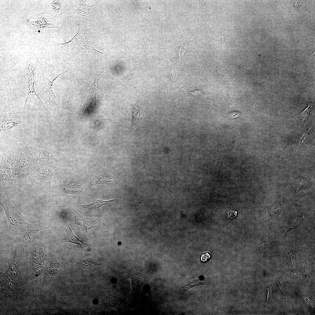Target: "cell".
<instances>
[{
    "instance_id": "1",
    "label": "cell",
    "mask_w": 315,
    "mask_h": 315,
    "mask_svg": "<svg viewBox=\"0 0 315 315\" xmlns=\"http://www.w3.org/2000/svg\"><path fill=\"white\" fill-rule=\"evenodd\" d=\"M14 243L15 251L13 260L8 263L6 272L0 271V302L6 309L15 311L22 305L27 296L28 284L26 282H25V280H28L23 278L26 271L22 265L23 250L21 244L19 242Z\"/></svg>"
},
{
    "instance_id": "2",
    "label": "cell",
    "mask_w": 315,
    "mask_h": 315,
    "mask_svg": "<svg viewBox=\"0 0 315 315\" xmlns=\"http://www.w3.org/2000/svg\"><path fill=\"white\" fill-rule=\"evenodd\" d=\"M48 238H42L36 235L26 246L25 270L33 292L39 285L41 274L46 265Z\"/></svg>"
},
{
    "instance_id": "3",
    "label": "cell",
    "mask_w": 315,
    "mask_h": 315,
    "mask_svg": "<svg viewBox=\"0 0 315 315\" xmlns=\"http://www.w3.org/2000/svg\"><path fill=\"white\" fill-rule=\"evenodd\" d=\"M0 204L5 211L9 225L13 230L15 231L20 226L32 223L33 219L32 217L22 215L1 193Z\"/></svg>"
},
{
    "instance_id": "4",
    "label": "cell",
    "mask_w": 315,
    "mask_h": 315,
    "mask_svg": "<svg viewBox=\"0 0 315 315\" xmlns=\"http://www.w3.org/2000/svg\"><path fill=\"white\" fill-rule=\"evenodd\" d=\"M57 169V167H38L36 170L26 178L24 181L39 185L45 190L47 194H49L52 179Z\"/></svg>"
},
{
    "instance_id": "5",
    "label": "cell",
    "mask_w": 315,
    "mask_h": 315,
    "mask_svg": "<svg viewBox=\"0 0 315 315\" xmlns=\"http://www.w3.org/2000/svg\"><path fill=\"white\" fill-rule=\"evenodd\" d=\"M50 226L46 219H43L39 223L33 224H28L18 227L15 230V240L28 245L40 231L48 229Z\"/></svg>"
},
{
    "instance_id": "6",
    "label": "cell",
    "mask_w": 315,
    "mask_h": 315,
    "mask_svg": "<svg viewBox=\"0 0 315 315\" xmlns=\"http://www.w3.org/2000/svg\"><path fill=\"white\" fill-rule=\"evenodd\" d=\"M53 18L42 12L34 15L25 17L23 22L30 28L40 33L47 29L59 28Z\"/></svg>"
},
{
    "instance_id": "7",
    "label": "cell",
    "mask_w": 315,
    "mask_h": 315,
    "mask_svg": "<svg viewBox=\"0 0 315 315\" xmlns=\"http://www.w3.org/2000/svg\"><path fill=\"white\" fill-rule=\"evenodd\" d=\"M24 154L38 167L50 163L53 160L55 154L53 152L40 146L26 145Z\"/></svg>"
},
{
    "instance_id": "8",
    "label": "cell",
    "mask_w": 315,
    "mask_h": 315,
    "mask_svg": "<svg viewBox=\"0 0 315 315\" xmlns=\"http://www.w3.org/2000/svg\"><path fill=\"white\" fill-rule=\"evenodd\" d=\"M86 31L79 26L77 33L70 41L66 43H57V44L63 47L76 48L86 52L102 55L103 53L97 50L92 46L86 35Z\"/></svg>"
},
{
    "instance_id": "9",
    "label": "cell",
    "mask_w": 315,
    "mask_h": 315,
    "mask_svg": "<svg viewBox=\"0 0 315 315\" xmlns=\"http://www.w3.org/2000/svg\"><path fill=\"white\" fill-rule=\"evenodd\" d=\"M33 163L24 154L16 153L3 157L0 167L1 169H17Z\"/></svg>"
},
{
    "instance_id": "10",
    "label": "cell",
    "mask_w": 315,
    "mask_h": 315,
    "mask_svg": "<svg viewBox=\"0 0 315 315\" xmlns=\"http://www.w3.org/2000/svg\"><path fill=\"white\" fill-rule=\"evenodd\" d=\"M26 121L21 113L10 112L0 114V131L4 132L24 124Z\"/></svg>"
},
{
    "instance_id": "11",
    "label": "cell",
    "mask_w": 315,
    "mask_h": 315,
    "mask_svg": "<svg viewBox=\"0 0 315 315\" xmlns=\"http://www.w3.org/2000/svg\"><path fill=\"white\" fill-rule=\"evenodd\" d=\"M27 75L28 82V89L27 95L25 102L24 108H25L27 102L32 96H36L38 99L43 107L46 111L51 114L52 113L46 108L43 103L36 94L34 88L35 76L37 70V64L31 61L27 62L26 64Z\"/></svg>"
},
{
    "instance_id": "12",
    "label": "cell",
    "mask_w": 315,
    "mask_h": 315,
    "mask_svg": "<svg viewBox=\"0 0 315 315\" xmlns=\"http://www.w3.org/2000/svg\"><path fill=\"white\" fill-rule=\"evenodd\" d=\"M70 71L67 70L61 74H57L54 71H50L51 78L49 79L47 77L48 80V87L44 93V96L46 101L52 107H57L60 108H62L61 104L57 100L55 93L53 89V85L54 80L59 76L62 74Z\"/></svg>"
},
{
    "instance_id": "13",
    "label": "cell",
    "mask_w": 315,
    "mask_h": 315,
    "mask_svg": "<svg viewBox=\"0 0 315 315\" xmlns=\"http://www.w3.org/2000/svg\"><path fill=\"white\" fill-rule=\"evenodd\" d=\"M64 267L62 262L58 261L56 257L52 258L50 265L46 268L42 286H46L50 285L55 276L62 271Z\"/></svg>"
},
{
    "instance_id": "14",
    "label": "cell",
    "mask_w": 315,
    "mask_h": 315,
    "mask_svg": "<svg viewBox=\"0 0 315 315\" xmlns=\"http://www.w3.org/2000/svg\"><path fill=\"white\" fill-rule=\"evenodd\" d=\"M142 108L138 106L132 107L133 121V124L125 132V135H132L138 136L141 133V112Z\"/></svg>"
},
{
    "instance_id": "15",
    "label": "cell",
    "mask_w": 315,
    "mask_h": 315,
    "mask_svg": "<svg viewBox=\"0 0 315 315\" xmlns=\"http://www.w3.org/2000/svg\"><path fill=\"white\" fill-rule=\"evenodd\" d=\"M56 186L60 197L69 194L78 195L84 191V188L81 185L71 183L59 181L57 183Z\"/></svg>"
},
{
    "instance_id": "16",
    "label": "cell",
    "mask_w": 315,
    "mask_h": 315,
    "mask_svg": "<svg viewBox=\"0 0 315 315\" xmlns=\"http://www.w3.org/2000/svg\"><path fill=\"white\" fill-rule=\"evenodd\" d=\"M69 210L72 213L75 218V223L78 225L83 226L86 229L85 234L88 236L90 232L89 230L95 227L96 222L94 218L89 219L86 218L78 213L72 207L70 208Z\"/></svg>"
},
{
    "instance_id": "17",
    "label": "cell",
    "mask_w": 315,
    "mask_h": 315,
    "mask_svg": "<svg viewBox=\"0 0 315 315\" xmlns=\"http://www.w3.org/2000/svg\"><path fill=\"white\" fill-rule=\"evenodd\" d=\"M118 199L116 198L112 200L108 201H104L102 200H96L95 201L90 204H83L80 205L83 211L88 216H91L95 214V213L100 211V208L102 206L106 204L113 202H115Z\"/></svg>"
},
{
    "instance_id": "18",
    "label": "cell",
    "mask_w": 315,
    "mask_h": 315,
    "mask_svg": "<svg viewBox=\"0 0 315 315\" xmlns=\"http://www.w3.org/2000/svg\"><path fill=\"white\" fill-rule=\"evenodd\" d=\"M44 1L45 8L43 12L53 17L62 14V5L64 0H44Z\"/></svg>"
},
{
    "instance_id": "19",
    "label": "cell",
    "mask_w": 315,
    "mask_h": 315,
    "mask_svg": "<svg viewBox=\"0 0 315 315\" xmlns=\"http://www.w3.org/2000/svg\"><path fill=\"white\" fill-rule=\"evenodd\" d=\"M1 170L0 181L2 182H8L20 179L24 176L26 173L24 170L22 169Z\"/></svg>"
},
{
    "instance_id": "20",
    "label": "cell",
    "mask_w": 315,
    "mask_h": 315,
    "mask_svg": "<svg viewBox=\"0 0 315 315\" xmlns=\"http://www.w3.org/2000/svg\"><path fill=\"white\" fill-rule=\"evenodd\" d=\"M64 214L69 230H66L67 233L66 237L61 239V241L62 243L69 242L77 244L80 246L81 249L85 252V250L90 249V244L81 240L75 235L69 225L64 213Z\"/></svg>"
},
{
    "instance_id": "21",
    "label": "cell",
    "mask_w": 315,
    "mask_h": 315,
    "mask_svg": "<svg viewBox=\"0 0 315 315\" xmlns=\"http://www.w3.org/2000/svg\"><path fill=\"white\" fill-rule=\"evenodd\" d=\"M114 176L108 173H105L95 176L90 182V185L94 186L98 184H112L118 183Z\"/></svg>"
},
{
    "instance_id": "22",
    "label": "cell",
    "mask_w": 315,
    "mask_h": 315,
    "mask_svg": "<svg viewBox=\"0 0 315 315\" xmlns=\"http://www.w3.org/2000/svg\"><path fill=\"white\" fill-rule=\"evenodd\" d=\"M209 283V281L206 279H192L189 280L184 284L182 287L181 293L182 295L186 291L194 286Z\"/></svg>"
},
{
    "instance_id": "23",
    "label": "cell",
    "mask_w": 315,
    "mask_h": 315,
    "mask_svg": "<svg viewBox=\"0 0 315 315\" xmlns=\"http://www.w3.org/2000/svg\"><path fill=\"white\" fill-rule=\"evenodd\" d=\"M79 7L75 10L76 13L80 15L82 18V20L85 21L87 15L90 13L92 7L95 4L92 6L87 4L84 0H81Z\"/></svg>"
},
{
    "instance_id": "24",
    "label": "cell",
    "mask_w": 315,
    "mask_h": 315,
    "mask_svg": "<svg viewBox=\"0 0 315 315\" xmlns=\"http://www.w3.org/2000/svg\"><path fill=\"white\" fill-rule=\"evenodd\" d=\"M156 72V71H155ZM158 75L166 77L171 81L174 82L176 78V73L172 67H166L161 68L160 70L156 72Z\"/></svg>"
},
{
    "instance_id": "25",
    "label": "cell",
    "mask_w": 315,
    "mask_h": 315,
    "mask_svg": "<svg viewBox=\"0 0 315 315\" xmlns=\"http://www.w3.org/2000/svg\"><path fill=\"white\" fill-rule=\"evenodd\" d=\"M75 262L83 268L87 270L91 269L95 266H102L97 261L92 258L81 260Z\"/></svg>"
},
{
    "instance_id": "26",
    "label": "cell",
    "mask_w": 315,
    "mask_h": 315,
    "mask_svg": "<svg viewBox=\"0 0 315 315\" xmlns=\"http://www.w3.org/2000/svg\"><path fill=\"white\" fill-rule=\"evenodd\" d=\"M313 106V104L312 103H309L308 107L298 115L301 118V125H302L307 120L311 113Z\"/></svg>"
},
{
    "instance_id": "27",
    "label": "cell",
    "mask_w": 315,
    "mask_h": 315,
    "mask_svg": "<svg viewBox=\"0 0 315 315\" xmlns=\"http://www.w3.org/2000/svg\"><path fill=\"white\" fill-rule=\"evenodd\" d=\"M186 88L188 92L191 94V95L193 97L199 95L204 96L209 94H208L204 93L201 90H194L192 91H190L189 90H188L187 88L186 87Z\"/></svg>"
},
{
    "instance_id": "28",
    "label": "cell",
    "mask_w": 315,
    "mask_h": 315,
    "mask_svg": "<svg viewBox=\"0 0 315 315\" xmlns=\"http://www.w3.org/2000/svg\"><path fill=\"white\" fill-rule=\"evenodd\" d=\"M307 132V130L304 132L301 136L299 141V144L297 147V150H298L303 145L305 140L307 138V135L308 134Z\"/></svg>"
},
{
    "instance_id": "29",
    "label": "cell",
    "mask_w": 315,
    "mask_h": 315,
    "mask_svg": "<svg viewBox=\"0 0 315 315\" xmlns=\"http://www.w3.org/2000/svg\"><path fill=\"white\" fill-rule=\"evenodd\" d=\"M277 284L278 286L281 290V292L284 294L285 293V289L283 281L280 279L277 281Z\"/></svg>"
},
{
    "instance_id": "30",
    "label": "cell",
    "mask_w": 315,
    "mask_h": 315,
    "mask_svg": "<svg viewBox=\"0 0 315 315\" xmlns=\"http://www.w3.org/2000/svg\"><path fill=\"white\" fill-rule=\"evenodd\" d=\"M304 177H299L296 182L297 186V190H298L300 188L301 186L303 184L305 181V178Z\"/></svg>"
},
{
    "instance_id": "31",
    "label": "cell",
    "mask_w": 315,
    "mask_h": 315,
    "mask_svg": "<svg viewBox=\"0 0 315 315\" xmlns=\"http://www.w3.org/2000/svg\"><path fill=\"white\" fill-rule=\"evenodd\" d=\"M271 245L270 244H268L265 242L263 243L261 246V249L263 251H265L270 250L271 248Z\"/></svg>"
},
{
    "instance_id": "32",
    "label": "cell",
    "mask_w": 315,
    "mask_h": 315,
    "mask_svg": "<svg viewBox=\"0 0 315 315\" xmlns=\"http://www.w3.org/2000/svg\"><path fill=\"white\" fill-rule=\"evenodd\" d=\"M237 214V211H230L226 213V215L229 218H233L235 217Z\"/></svg>"
},
{
    "instance_id": "33",
    "label": "cell",
    "mask_w": 315,
    "mask_h": 315,
    "mask_svg": "<svg viewBox=\"0 0 315 315\" xmlns=\"http://www.w3.org/2000/svg\"><path fill=\"white\" fill-rule=\"evenodd\" d=\"M210 255L207 253L202 254L201 256V259L202 262H204L207 261L210 258Z\"/></svg>"
},
{
    "instance_id": "34",
    "label": "cell",
    "mask_w": 315,
    "mask_h": 315,
    "mask_svg": "<svg viewBox=\"0 0 315 315\" xmlns=\"http://www.w3.org/2000/svg\"><path fill=\"white\" fill-rule=\"evenodd\" d=\"M240 113L238 112H234L233 113H231L230 114V116L232 117H238L240 115Z\"/></svg>"
},
{
    "instance_id": "35",
    "label": "cell",
    "mask_w": 315,
    "mask_h": 315,
    "mask_svg": "<svg viewBox=\"0 0 315 315\" xmlns=\"http://www.w3.org/2000/svg\"><path fill=\"white\" fill-rule=\"evenodd\" d=\"M267 297L266 300L267 302L268 299L270 296V295L272 292V290L271 287H269L267 289Z\"/></svg>"
}]
</instances>
